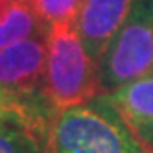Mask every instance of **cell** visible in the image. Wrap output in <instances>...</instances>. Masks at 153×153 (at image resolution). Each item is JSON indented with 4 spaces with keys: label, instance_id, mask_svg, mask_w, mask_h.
I'll list each match as a JSON object with an SVG mask.
<instances>
[{
    "label": "cell",
    "instance_id": "obj_1",
    "mask_svg": "<svg viewBox=\"0 0 153 153\" xmlns=\"http://www.w3.org/2000/svg\"><path fill=\"white\" fill-rule=\"evenodd\" d=\"M45 98L57 114L96 98L100 87L98 63L87 50L76 20L50 24Z\"/></svg>",
    "mask_w": 153,
    "mask_h": 153
},
{
    "label": "cell",
    "instance_id": "obj_2",
    "mask_svg": "<svg viewBox=\"0 0 153 153\" xmlns=\"http://www.w3.org/2000/svg\"><path fill=\"white\" fill-rule=\"evenodd\" d=\"M56 153H153L137 138L107 98H94L59 113Z\"/></svg>",
    "mask_w": 153,
    "mask_h": 153
},
{
    "label": "cell",
    "instance_id": "obj_3",
    "mask_svg": "<svg viewBox=\"0 0 153 153\" xmlns=\"http://www.w3.org/2000/svg\"><path fill=\"white\" fill-rule=\"evenodd\" d=\"M98 68L107 92L153 74V0H138Z\"/></svg>",
    "mask_w": 153,
    "mask_h": 153
},
{
    "label": "cell",
    "instance_id": "obj_4",
    "mask_svg": "<svg viewBox=\"0 0 153 153\" xmlns=\"http://www.w3.org/2000/svg\"><path fill=\"white\" fill-rule=\"evenodd\" d=\"M48 59L46 37L35 35L0 48V89L11 94H31L45 83Z\"/></svg>",
    "mask_w": 153,
    "mask_h": 153
},
{
    "label": "cell",
    "instance_id": "obj_5",
    "mask_svg": "<svg viewBox=\"0 0 153 153\" xmlns=\"http://www.w3.org/2000/svg\"><path fill=\"white\" fill-rule=\"evenodd\" d=\"M137 4L138 0H85L76 24L98 67L111 41L124 26Z\"/></svg>",
    "mask_w": 153,
    "mask_h": 153
},
{
    "label": "cell",
    "instance_id": "obj_6",
    "mask_svg": "<svg viewBox=\"0 0 153 153\" xmlns=\"http://www.w3.org/2000/svg\"><path fill=\"white\" fill-rule=\"evenodd\" d=\"M105 98L137 138L153 151V74L118 87Z\"/></svg>",
    "mask_w": 153,
    "mask_h": 153
},
{
    "label": "cell",
    "instance_id": "obj_7",
    "mask_svg": "<svg viewBox=\"0 0 153 153\" xmlns=\"http://www.w3.org/2000/svg\"><path fill=\"white\" fill-rule=\"evenodd\" d=\"M41 24L30 0H0V48L42 35Z\"/></svg>",
    "mask_w": 153,
    "mask_h": 153
},
{
    "label": "cell",
    "instance_id": "obj_8",
    "mask_svg": "<svg viewBox=\"0 0 153 153\" xmlns=\"http://www.w3.org/2000/svg\"><path fill=\"white\" fill-rule=\"evenodd\" d=\"M35 13L45 24H56L63 20H78L85 0H30Z\"/></svg>",
    "mask_w": 153,
    "mask_h": 153
},
{
    "label": "cell",
    "instance_id": "obj_9",
    "mask_svg": "<svg viewBox=\"0 0 153 153\" xmlns=\"http://www.w3.org/2000/svg\"><path fill=\"white\" fill-rule=\"evenodd\" d=\"M35 138L17 124L0 129V153H35Z\"/></svg>",
    "mask_w": 153,
    "mask_h": 153
}]
</instances>
